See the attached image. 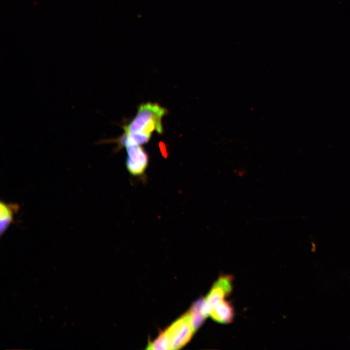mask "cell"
<instances>
[{
    "label": "cell",
    "instance_id": "8",
    "mask_svg": "<svg viewBox=\"0 0 350 350\" xmlns=\"http://www.w3.org/2000/svg\"><path fill=\"white\" fill-rule=\"evenodd\" d=\"M148 349L150 350H171V346L168 336L164 331L153 342L149 343Z\"/></svg>",
    "mask_w": 350,
    "mask_h": 350
},
{
    "label": "cell",
    "instance_id": "7",
    "mask_svg": "<svg viewBox=\"0 0 350 350\" xmlns=\"http://www.w3.org/2000/svg\"><path fill=\"white\" fill-rule=\"evenodd\" d=\"M201 300L202 299H200L196 302L189 311L191 322L195 331L201 326L206 318L201 310Z\"/></svg>",
    "mask_w": 350,
    "mask_h": 350
},
{
    "label": "cell",
    "instance_id": "2",
    "mask_svg": "<svg viewBox=\"0 0 350 350\" xmlns=\"http://www.w3.org/2000/svg\"><path fill=\"white\" fill-rule=\"evenodd\" d=\"M169 339L171 350H177L185 345L195 331L189 312L173 323L164 331Z\"/></svg>",
    "mask_w": 350,
    "mask_h": 350
},
{
    "label": "cell",
    "instance_id": "3",
    "mask_svg": "<svg viewBox=\"0 0 350 350\" xmlns=\"http://www.w3.org/2000/svg\"><path fill=\"white\" fill-rule=\"evenodd\" d=\"M125 135V143L127 157L126 167L128 172L133 176H141L145 175L149 162L147 153L139 144L132 142L127 139Z\"/></svg>",
    "mask_w": 350,
    "mask_h": 350
},
{
    "label": "cell",
    "instance_id": "6",
    "mask_svg": "<svg viewBox=\"0 0 350 350\" xmlns=\"http://www.w3.org/2000/svg\"><path fill=\"white\" fill-rule=\"evenodd\" d=\"M19 206L17 203H0V233H5L10 225L14 222L15 215L18 212Z\"/></svg>",
    "mask_w": 350,
    "mask_h": 350
},
{
    "label": "cell",
    "instance_id": "4",
    "mask_svg": "<svg viewBox=\"0 0 350 350\" xmlns=\"http://www.w3.org/2000/svg\"><path fill=\"white\" fill-rule=\"evenodd\" d=\"M232 280V277L229 275L222 276L214 283L204 298L210 310L214 305L224 300L231 293Z\"/></svg>",
    "mask_w": 350,
    "mask_h": 350
},
{
    "label": "cell",
    "instance_id": "5",
    "mask_svg": "<svg viewBox=\"0 0 350 350\" xmlns=\"http://www.w3.org/2000/svg\"><path fill=\"white\" fill-rule=\"evenodd\" d=\"M209 316L218 323H229L233 319V308L228 302L223 300L210 308Z\"/></svg>",
    "mask_w": 350,
    "mask_h": 350
},
{
    "label": "cell",
    "instance_id": "1",
    "mask_svg": "<svg viewBox=\"0 0 350 350\" xmlns=\"http://www.w3.org/2000/svg\"><path fill=\"white\" fill-rule=\"evenodd\" d=\"M166 108L156 103L147 102L140 104L136 115L123 128L126 134H143L151 137L156 131L158 134L163 132L162 118L167 114Z\"/></svg>",
    "mask_w": 350,
    "mask_h": 350
},
{
    "label": "cell",
    "instance_id": "9",
    "mask_svg": "<svg viewBox=\"0 0 350 350\" xmlns=\"http://www.w3.org/2000/svg\"><path fill=\"white\" fill-rule=\"evenodd\" d=\"M159 146H160V148L162 153L163 152V155H165H165L166 156L167 153H166V151L165 150L166 147L165 146L164 143L160 142L159 143Z\"/></svg>",
    "mask_w": 350,
    "mask_h": 350
}]
</instances>
